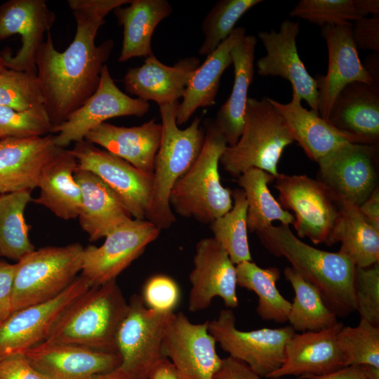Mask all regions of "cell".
Returning a JSON list of instances; mask_svg holds the SVG:
<instances>
[{
	"label": "cell",
	"mask_w": 379,
	"mask_h": 379,
	"mask_svg": "<svg viewBox=\"0 0 379 379\" xmlns=\"http://www.w3.org/2000/svg\"><path fill=\"white\" fill-rule=\"evenodd\" d=\"M365 219L376 230H379V188L359 206Z\"/></svg>",
	"instance_id": "51"
},
{
	"label": "cell",
	"mask_w": 379,
	"mask_h": 379,
	"mask_svg": "<svg viewBox=\"0 0 379 379\" xmlns=\"http://www.w3.org/2000/svg\"><path fill=\"white\" fill-rule=\"evenodd\" d=\"M46 379H91L119 367L117 352H106L69 344L41 342L23 352Z\"/></svg>",
	"instance_id": "21"
},
{
	"label": "cell",
	"mask_w": 379,
	"mask_h": 379,
	"mask_svg": "<svg viewBox=\"0 0 379 379\" xmlns=\"http://www.w3.org/2000/svg\"><path fill=\"white\" fill-rule=\"evenodd\" d=\"M161 131V124L154 119L132 127L104 122L90 131L84 140L101 146L141 171L153 173Z\"/></svg>",
	"instance_id": "26"
},
{
	"label": "cell",
	"mask_w": 379,
	"mask_h": 379,
	"mask_svg": "<svg viewBox=\"0 0 379 379\" xmlns=\"http://www.w3.org/2000/svg\"><path fill=\"white\" fill-rule=\"evenodd\" d=\"M31 190L0 195V255L17 262L35 250L29 238L25 210Z\"/></svg>",
	"instance_id": "37"
},
{
	"label": "cell",
	"mask_w": 379,
	"mask_h": 379,
	"mask_svg": "<svg viewBox=\"0 0 379 379\" xmlns=\"http://www.w3.org/2000/svg\"><path fill=\"white\" fill-rule=\"evenodd\" d=\"M208 332L229 356L244 362L265 378L283 364L286 345L295 333L290 325L249 331L239 330L235 315L229 308L221 310L216 319L209 321Z\"/></svg>",
	"instance_id": "10"
},
{
	"label": "cell",
	"mask_w": 379,
	"mask_h": 379,
	"mask_svg": "<svg viewBox=\"0 0 379 379\" xmlns=\"http://www.w3.org/2000/svg\"><path fill=\"white\" fill-rule=\"evenodd\" d=\"M232 197V208L210 225L213 237L227 251L236 265L253 260L248 239V205L244 192L241 189H235Z\"/></svg>",
	"instance_id": "38"
},
{
	"label": "cell",
	"mask_w": 379,
	"mask_h": 379,
	"mask_svg": "<svg viewBox=\"0 0 379 379\" xmlns=\"http://www.w3.org/2000/svg\"><path fill=\"white\" fill-rule=\"evenodd\" d=\"M174 312L148 308L142 296L133 295L117 335L120 368L133 379H149L163 359L162 345L169 319Z\"/></svg>",
	"instance_id": "9"
},
{
	"label": "cell",
	"mask_w": 379,
	"mask_h": 379,
	"mask_svg": "<svg viewBox=\"0 0 379 379\" xmlns=\"http://www.w3.org/2000/svg\"><path fill=\"white\" fill-rule=\"evenodd\" d=\"M52 128L44 105L23 111L0 106V139L44 136Z\"/></svg>",
	"instance_id": "42"
},
{
	"label": "cell",
	"mask_w": 379,
	"mask_h": 379,
	"mask_svg": "<svg viewBox=\"0 0 379 379\" xmlns=\"http://www.w3.org/2000/svg\"><path fill=\"white\" fill-rule=\"evenodd\" d=\"M128 306L116 280L90 287L61 312L44 342L117 352V335Z\"/></svg>",
	"instance_id": "3"
},
{
	"label": "cell",
	"mask_w": 379,
	"mask_h": 379,
	"mask_svg": "<svg viewBox=\"0 0 379 379\" xmlns=\"http://www.w3.org/2000/svg\"><path fill=\"white\" fill-rule=\"evenodd\" d=\"M5 68L1 58V53H0V72Z\"/></svg>",
	"instance_id": "55"
},
{
	"label": "cell",
	"mask_w": 379,
	"mask_h": 379,
	"mask_svg": "<svg viewBox=\"0 0 379 379\" xmlns=\"http://www.w3.org/2000/svg\"><path fill=\"white\" fill-rule=\"evenodd\" d=\"M353 22L321 27L328 55L326 75H318L319 114L328 121L333 104L340 91L352 82L371 84L378 75H373L361 62L352 36Z\"/></svg>",
	"instance_id": "20"
},
{
	"label": "cell",
	"mask_w": 379,
	"mask_h": 379,
	"mask_svg": "<svg viewBox=\"0 0 379 379\" xmlns=\"http://www.w3.org/2000/svg\"><path fill=\"white\" fill-rule=\"evenodd\" d=\"M15 264L0 261V323L13 312L12 289Z\"/></svg>",
	"instance_id": "49"
},
{
	"label": "cell",
	"mask_w": 379,
	"mask_h": 379,
	"mask_svg": "<svg viewBox=\"0 0 379 379\" xmlns=\"http://www.w3.org/2000/svg\"><path fill=\"white\" fill-rule=\"evenodd\" d=\"M60 148L51 134L0 139V195L37 187L44 166Z\"/></svg>",
	"instance_id": "23"
},
{
	"label": "cell",
	"mask_w": 379,
	"mask_h": 379,
	"mask_svg": "<svg viewBox=\"0 0 379 379\" xmlns=\"http://www.w3.org/2000/svg\"><path fill=\"white\" fill-rule=\"evenodd\" d=\"M356 11L359 18L367 17L368 14H379L378 0H354Z\"/></svg>",
	"instance_id": "53"
},
{
	"label": "cell",
	"mask_w": 379,
	"mask_h": 379,
	"mask_svg": "<svg viewBox=\"0 0 379 379\" xmlns=\"http://www.w3.org/2000/svg\"><path fill=\"white\" fill-rule=\"evenodd\" d=\"M179 102L159 106L161 138L154 168L150 204L145 215L160 230L175 222L170 206V194L175 182L198 158L205 139L201 119L196 117L185 129L178 128L176 114Z\"/></svg>",
	"instance_id": "4"
},
{
	"label": "cell",
	"mask_w": 379,
	"mask_h": 379,
	"mask_svg": "<svg viewBox=\"0 0 379 379\" xmlns=\"http://www.w3.org/2000/svg\"><path fill=\"white\" fill-rule=\"evenodd\" d=\"M0 379H46L30 364L24 353L0 359Z\"/></svg>",
	"instance_id": "47"
},
{
	"label": "cell",
	"mask_w": 379,
	"mask_h": 379,
	"mask_svg": "<svg viewBox=\"0 0 379 379\" xmlns=\"http://www.w3.org/2000/svg\"><path fill=\"white\" fill-rule=\"evenodd\" d=\"M77 168L98 176L119 197L134 219L144 220L152 197L154 175L84 139L69 149Z\"/></svg>",
	"instance_id": "13"
},
{
	"label": "cell",
	"mask_w": 379,
	"mask_h": 379,
	"mask_svg": "<svg viewBox=\"0 0 379 379\" xmlns=\"http://www.w3.org/2000/svg\"><path fill=\"white\" fill-rule=\"evenodd\" d=\"M354 295L360 319L379 326V262L368 267H357Z\"/></svg>",
	"instance_id": "44"
},
{
	"label": "cell",
	"mask_w": 379,
	"mask_h": 379,
	"mask_svg": "<svg viewBox=\"0 0 379 379\" xmlns=\"http://www.w3.org/2000/svg\"><path fill=\"white\" fill-rule=\"evenodd\" d=\"M262 0H220L209 11L201 23L204 41L199 49L201 55L207 56L226 39L237 21L248 10Z\"/></svg>",
	"instance_id": "39"
},
{
	"label": "cell",
	"mask_w": 379,
	"mask_h": 379,
	"mask_svg": "<svg viewBox=\"0 0 379 379\" xmlns=\"http://www.w3.org/2000/svg\"><path fill=\"white\" fill-rule=\"evenodd\" d=\"M90 287L80 276L54 298L13 312L0 323V359L44 341L61 312Z\"/></svg>",
	"instance_id": "17"
},
{
	"label": "cell",
	"mask_w": 379,
	"mask_h": 379,
	"mask_svg": "<svg viewBox=\"0 0 379 379\" xmlns=\"http://www.w3.org/2000/svg\"><path fill=\"white\" fill-rule=\"evenodd\" d=\"M299 31L298 21L284 20L277 32H260L258 37L267 54L258 60L257 72L260 76L280 77L288 80L292 95L305 100L312 110L319 113L317 81L308 73L297 49Z\"/></svg>",
	"instance_id": "19"
},
{
	"label": "cell",
	"mask_w": 379,
	"mask_h": 379,
	"mask_svg": "<svg viewBox=\"0 0 379 379\" xmlns=\"http://www.w3.org/2000/svg\"><path fill=\"white\" fill-rule=\"evenodd\" d=\"M200 65L194 56L178 60L168 66L160 62L154 55L146 58L143 64L129 69L123 82L126 91L138 98L152 100L159 106L178 102L182 98L186 87Z\"/></svg>",
	"instance_id": "24"
},
{
	"label": "cell",
	"mask_w": 379,
	"mask_h": 379,
	"mask_svg": "<svg viewBox=\"0 0 379 379\" xmlns=\"http://www.w3.org/2000/svg\"><path fill=\"white\" fill-rule=\"evenodd\" d=\"M208 322L194 324L182 312H173L169 319L163 355L186 379H213L222 364Z\"/></svg>",
	"instance_id": "15"
},
{
	"label": "cell",
	"mask_w": 379,
	"mask_h": 379,
	"mask_svg": "<svg viewBox=\"0 0 379 379\" xmlns=\"http://www.w3.org/2000/svg\"><path fill=\"white\" fill-rule=\"evenodd\" d=\"M188 310L195 312L207 309L213 298H220L229 309L237 308L236 265L223 247L213 238L200 239L195 248Z\"/></svg>",
	"instance_id": "16"
},
{
	"label": "cell",
	"mask_w": 379,
	"mask_h": 379,
	"mask_svg": "<svg viewBox=\"0 0 379 379\" xmlns=\"http://www.w3.org/2000/svg\"><path fill=\"white\" fill-rule=\"evenodd\" d=\"M245 35L244 27H235L196 69L178 106L176 122L178 126L186 124L198 108L215 104L221 76L232 64V48Z\"/></svg>",
	"instance_id": "30"
},
{
	"label": "cell",
	"mask_w": 379,
	"mask_h": 379,
	"mask_svg": "<svg viewBox=\"0 0 379 379\" xmlns=\"http://www.w3.org/2000/svg\"><path fill=\"white\" fill-rule=\"evenodd\" d=\"M378 145L347 142L320 159L318 178L337 201L359 206L378 187Z\"/></svg>",
	"instance_id": "11"
},
{
	"label": "cell",
	"mask_w": 379,
	"mask_h": 379,
	"mask_svg": "<svg viewBox=\"0 0 379 379\" xmlns=\"http://www.w3.org/2000/svg\"><path fill=\"white\" fill-rule=\"evenodd\" d=\"M160 232L147 220L131 219L107 234L101 246L84 248L81 276L91 287L116 280Z\"/></svg>",
	"instance_id": "12"
},
{
	"label": "cell",
	"mask_w": 379,
	"mask_h": 379,
	"mask_svg": "<svg viewBox=\"0 0 379 379\" xmlns=\"http://www.w3.org/2000/svg\"><path fill=\"white\" fill-rule=\"evenodd\" d=\"M289 15L321 27L354 22L361 18L354 0H301Z\"/></svg>",
	"instance_id": "43"
},
{
	"label": "cell",
	"mask_w": 379,
	"mask_h": 379,
	"mask_svg": "<svg viewBox=\"0 0 379 379\" xmlns=\"http://www.w3.org/2000/svg\"><path fill=\"white\" fill-rule=\"evenodd\" d=\"M328 121L359 138L364 144L379 143V82H352L337 95Z\"/></svg>",
	"instance_id": "25"
},
{
	"label": "cell",
	"mask_w": 379,
	"mask_h": 379,
	"mask_svg": "<svg viewBox=\"0 0 379 379\" xmlns=\"http://www.w3.org/2000/svg\"><path fill=\"white\" fill-rule=\"evenodd\" d=\"M256 44L255 36L246 34L231 51L234 74L232 90L213 119L230 147L237 144L244 128L248 91L254 77Z\"/></svg>",
	"instance_id": "29"
},
{
	"label": "cell",
	"mask_w": 379,
	"mask_h": 379,
	"mask_svg": "<svg viewBox=\"0 0 379 379\" xmlns=\"http://www.w3.org/2000/svg\"><path fill=\"white\" fill-rule=\"evenodd\" d=\"M44 105L36 74L5 67L0 72V106L23 111Z\"/></svg>",
	"instance_id": "41"
},
{
	"label": "cell",
	"mask_w": 379,
	"mask_h": 379,
	"mask_svg": "<svg viewBox=\"0 0 379 379\" xmlns=\"http://www.w3.org/2000/svg\"><path fill=\"white\" fill-rule=\"evenodd\" d=\"M294 290L288 321L295 331H319L334 327L338 317L325 304L318 289L305 281L291 267L284 270Z\"/></svg>",
	"instance_id": "36"
},
{
	"label": "cell",
	"mask_w": 379,
	"mask_h": 379,
	"mask_svg": "<svg viewBox=\"0 0 379 379\" xmlns=\"http://www.w3.org/2000/svg\"><path fill=\"white\" fill-rule=\"evenodd\" d=\"M274 179L272 175L258 168L248 169L237 178L247 201V227L250 232H260L274 220L288 226L295 222L294 216L281 207L268 188V184Z\"/></svg>",
	"instance_id": "34"
},
{
	"label": "cell",
	"mask_w": 379,
	"mask_h": 379,
	"mask_svg": "<svg viewBox=\"0 0 379 379\" xmlns=\"http://www.w3.org/2000/svg\"><path fill=\"white\" fill-rule=\"evenodd\" d=\"M77 161L69 149L60 148L44 166L38 182L40 192L33 201L63 220L78 218L81 190L74 178Z\"/></svg>",
	"instance_id": "31"
},
{
	"label": "cell",
	"mask_w": 379,
	"mask_h": 379,
	"mask_svg": "<svg viewBox=\"0 0 379 379\" xmlns=\"http://www.w3.org/2000/svg\"><path fill=\"white\" fill-rule=\"evenodd\" d=\"M278 202L294 212V229L314 244L332 246L341 217V206L317 179L306 175L279 174L274 179Z\"/></svg>",
	"instance_id": "8"
},
{
	"label": "cell",
	"mask_w": 379,
	"mask_h": 379,
	"mask_svg": "<svg viewBox=\"0 0 379 379\" xmlns=\"http://www.w3.org/2000/svg\"><path fill=\"white\" fill-rule=\"evenodd\" d=\"M257 235L270 253L285 258L297 273L318 289L325 304L338 317L356 311V267L346 255L307 244L286 225H272Z\"/></svg>",
	"instance_id": "2"
},
{
	"label": "cell",
	"mask_w": 379,
	"mask_h": 379,
	"mask_svg": "<svg viewBox=\"0 0 379 379\" xmlns=\"http://www.w3.org/2000/svg\"><path fill=\"white\" fill-rule=\"evenodd\" d=\"M352 36L357 48L379 52V14L352 23Z\"/></svg>",
	"instance_id": "46"
},
{
	"label": "cell",
	"mask_w": 379,
	"mask_h": 379,
	"mask_svg": "<svg viewBox=\"0 0 379 379\" xmlns=\"http://www.w3.org/2000/svg\"><path fill=\"white\" fill-rule=\"evenodd\" d=\"M236 271L237 285L257 295L256 312L262 320L279 324L288 321L291 302L277 287L280 278L277 267L262 268L253 261H245L236 265Z\"/></svg>",
	"instance_id": "35"
},
{
	"label": "cell",
	"mask_w": 379,
	"mask_h": 379,
	"mask_svg": "<svg viewBox=\"0 0 379 379\" xmlns=\"http://www.w3.org/2000/svg\"><path fill=\"white\" fill-rule=\"evenodd\" d=\"M131 0H68L77 29L63 52L56 50L50 32L35 56L36 77L44 105L53 127L66 121L95 91L114 41L96 46L95 39L105 17Z\"/></svg>",
	"instance_id": "1"
},
{
	"label": "cell",
	"mask_w": 379,
	"mask_h": 379,
	"mask_svg": "<svg viewBox=\"0 0 379 379\" xmlns=\"http://www.w3.org/2000/svg\"><path fill=\"white\" fill-rule=\"evenodd\" d=\"M270 101L281 115L294 142H298L314 161L317 162L345 143L364 144L357 137L336 128L319 113L303 107L301 100L295 95L288 103L272 98Z\"/></svg>",
	"instance_id": "28"
},
{
	"label": "cell",
	"mask_w": 379,
	"mask_h": 379,
	"mask_svg": "<svg viewBox=\"0 0 379 379\" xmlns=\"http://www.w3.org/2000/svg\"><path fill=\"white\" fill-rule=\"evenodd\" d=\"M173 12L166 0H131L126 7L113 10L117 20L124 27L122 46L118 60L153 55L152 38L154 29Z\"/></svg>",
	"instance_id": "32"
},
{
	"label": "cell",
	"mask_w": 379,
	"mask_h": 379,
	"mask_svg": "<svg viewBox=\"0 0 379 379\" xmlns=\"http://www.w3.org/2000/svg\"><path fill=\"white\" fill-rule=\"evenodd\" d=\"M91 379H133L128 374L120 367L109 372L100 373L94 375Z\"/></svg>",
	"instance_id": "54"
},
{
	"label": "cell",
	"mask_w": 379,
	"mask_h": 379,
	"mask_svg": "<svg viewBox=\"0 0 379 379\" xmlns=\"http://www.w3.org/2000/svg\"><path fill=\"white\" fill-rule=\"evenodd\" d=\"M142 293L145 305L159 312H173L180 299V290L175 281L161 274L145 281Z\"/></svg>",
	"instance_id": "45"
},
{
	"label": "cell",
	"mask_w": 379,
	"mask_h": 379,
	"mask_svg": "<svg viewBox=\"0 0 379 379\" xmlns=\"http://www.w3.org/2000/svg\"><path fill=\"white\" fill-rule=\"evenodd\" d=\"M213 379H263L255 373L246 364L230 356L223 358L222 364ZM276 379H300L279 378Z\"/></svg>",
	"instance_id": "48"
},
{
	"label": "cell",
	"mask_w": 379,
	"mask_h": 379,
	"mask_svg": "<svg viewBox=\"0 0 379 379\" xmlns=\"http://www.w3.org/2000/svg\"><path fill=\"white\" fill-rule=\"evenodd\" d=\"M338 341L345 366L368 365L379 368V326L360 319L354 327L343 326Z\"/></svg>",
	"instance_id": "40"
},
{
	"label": "cell",
	"mask_w": 379,
	"mask_h": 379,
	"mask_svg": "<svg viewBox=\"0 0 379 379\" xmlns=\"http://www.w3.org/2000/svg\"><path fill=\"white\" fill-rule=\"evenodd\" d=\"M84 247L79 243L34 250L15 264L13 311L42 303L64 291L81 271Z\"/></svg>",
	"instance_id": "7"
},
{
	"label": "cell",
	"mask_w": 379,
	"mask_h": 379,
	"mask_svg": "<svg viewBox=\"0 0 379 379\" xmlns=\"http://www.w3.org/2000/svg\"><path fill=\"white\" fill-rule=\"evenodd\" d=\"M293 142L269 98H248L243 132L235 145L226 147L220 163L236 178L251 168L262 170L276 178L282 153Z\"/></svg>",
	"instance_id": "6"
},
{
	"label": "cell",
	"mask_w": 379,
	"mask_h": 379,
	"mask_svg": "<svg viewBox=\"0 0 379 379\" xmlns=\"http://www.w3.org/2000/svg\"><path fill=\"white\" fill-rule=\"evenodd\" d=\"M343 326L339 321L329 329L295 333L286 345L283 364L267 378L290 375L310 378L345 367L338 341V334Z\"/></svg>",
	"instance_id": "22"
},
{
	"label": "cell",
	"mask_w": 379,
	"mask_h": 379,
	"mask_svg": "<svg viewBox=\"0 0 379 379\" xmlns=\"http://www.w3.org/2000/svg\"><path fill=\"white\" fill-rule=\"evenodd\" d=\"M310 379H379V368L368 365L349 366Z\"/></svg>",
	"instance_id": "50"
},
{
	"label": "cell",
	"mask_w": 379,
	"mask_h": 379,
	"mask_svg": "<svg viewBox=\"0 0 379 379\" xmlns=\"http://www.w3.org/2000/svg\"><path fill=\"white\" fill-rule=\"evenodd\" d=\"M341 217L335 234L340 242L339 252L357 267H368L379 262V230L364 217L359 206L341 203Z\"/></svg>",
	"instance_id": "33"
},
{
	"label": "cell",
	"mask_w": 379,
	"mask_h": 379,
	"mask_svg": "<svg viewBox=\"0 0 379 379\" xmlns=\"http://www.w3.org/2000/svg\"><path fill=\"white\" fill-rule=\"evenodd\" d=\"M149 102L133 98L115 84L106 65L102 68L99 85L93 95L61 124L52 128L57 147L65 148L84 139L92 129L109 119L144 116L149 109Z\"/></svg>",
	"instance_id": "14"
},
{
	"label": "cell",
	"mask_w": 379,
	"mask_h": 379,
	"mask_svg": "<svg viewBox=\"0 0 379 379\" xmlns=\"http://www.w3.org/2000/svg\"><path fill=\"white\" fill-rule=\"evenodd\" d=\"M202 149L191 168L174 184L170 194L172 211L183 218L204 224L229 211L233 204L232 191L222 185L220 159L228 146L213 119L206 120Z\"/></svg>",
	"instance_id": "5"
},
{
	"label": "cell",
	"mask_w": 379,
	"mask_h": 379,
	"mask_svg": "<svg viewBox=\"0 0 379 379\" xmlns=\"http://www.w3.org/2000/svg\"><path fill=\"white\" fill-rule=\"evenodd\" d=\"M55 20L44 0H9L0 6V40L21 36L22 46L14 56L1 53L5 67L36 74V53Z\"/></svg>",
	"instance_id": "18"
},
{
	"label": "cell",
	"mask_w": 379,
	"mask_h": 379,
	"mask_svg": "<svg viewBox=\"0 0 379 379\" xmlns=\"http://www.w3.org/2000/svg\"><path fill=\"white\" fill-rule=\"evenodd\" d=\"M149 379H186L181 375L173 364L164 358L151 373Z\"/></svg>",
	"instance_id": "52"
},
{
	"label": "cell",
	"mask_w": 379,
	"mask_h": 379,
	"mask_svg": "<svg viewBox=\"0 0 379 379\" xmlns=\"http://www.w3.org/2000/svg\"><path fill=\"white\" fill-rule=\"evenodd\" d=\"M74 175L81 198L77 218L91 241L105 238L133 218L119 197L98 176L78 168Z\"/></svg>",
	"instance_id": "27"
}]
</instances>
